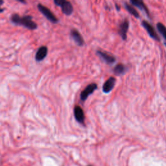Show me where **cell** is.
<instances>
[{
    "label": "cell",
    "instance_id": "obj_1",
    "mask_svg": "<svg viewBox=\"0 0 166 166\" xmlns=\"http://www.w3.org/2000/svg\"><path fill=\"white\" fill-rule=\"evenodd\" d=\"M10 20L14 24L21 25L29 30L37 29V24L32 21V18L31 16H24L21 17L18 14H14L11 16Z\"/></svg>",
    "mask_w": 166,
    "mask_h": 166
},
{
    "label": "cell",
    "instance_id": "obj_2",
    "mask_svg": "<svg viewBox=\"0 0 166 166\" xmlns=\"http://www.w3.org/2000/svg\"><path fill=\"white\" fill-rule=\"evenodd\" d=\"M38 9L40 12L46 17L47 20H48L49 21H51L53 24H57L58 22V18L55 16V14L49 10L47 7H46L44 5L42 4L38 5Z\"/></svg>",
    "mask_w": 166,
    "mask_h": 166
},
{
    "label": "cell",
    "instance_id": "obj_3",
    "mask_svg": "<svg viewBox=\"0 0 166 166\" xmlns=\"http://www.w3.org/2000/svg\"><path fill=\"white\" fill-rule=\"evenodd\" d=\"M141 25L143 27H144V29L147 31V34L152 38V39L158 42L160 41V38L158 35L155 29L154 28L153 26L150 23H149L147 21L143 20L141 22Z\"/></svg>",
    "mask_w": 166,
    "mask_h": 166
},
{
    "label": "cell",
    "instance_id": "obj_4",
    "mask_svg": "<svg viewBox=\"0 0 166 166\" xmlns=\"http://www.w3.org/2000/svg\"><path fill=\"white\" fill-rule=\"evenodd\" d=\"M129 20L126 18L121 21L119 25L118 34L123 40H126L127 39V32H128L129 29Z\"/></svg>",
    "mask_w": 166,
    "mask_h": 166
},
{
    "label": "cell",
    "instance_id": "obj_5",
    "mask_svg": "<svg viewBox=\"0 0 166 166\" xmlns=\"http://www.w3.org/2000/svg\"><path fill=\"white\" fill-rule=\"evenodd\" d=\"M97 89V85L96 83H91L88 85L80 94V98L82 101H85L88 97Z\"/></svg>",
    "mask_w": 166,
    "mask_h": 166
},
{
    "label": "cell",
    "instance_id": "obj_6",
    "mask_svg": "<svg viewBox=\"0 0 166 166\" xmlns=\"http://www.w3.org/2000/svg\"><path fill=\"white\" fill-rule=\"evenodd\" d=\"M97 55L100 57L103 61L108 64H113L115 62L116 58L114 55L110 54L107 52L103 51L101 50H97Z\"/></svg>",
    "mask_w": 166,
    "mask_h": 166
},
{
    "label": "cell",
    "instance_id": "obj_7",
    "mask_svg": "<svg viewBox=\"0 0 166 166\" xmlns=\"http://www.w3.org/2000/svg\"><path fill=\"white\" fill-rule=\"evenodd\" d=\"M70 35L71 38H72L77 46L81 47L85 45V42L84 38H83L81 33L76 29H72L71 30Z\"/></svg>",
    "mask_w": 166,
    "mask_h": 166
},
{
    "label": "cell",
    "instance_id": "obj_8",
    "mask_svg": "<svg viewBox=\"0 0 166 166\" xmlns=\"http://www.w3.org/2000/svg\"><path fill=\"white\" fill-rule=\"evenodd\" d=\"M116 79L114 77H110L109 78L104 82L103 85V92L104 93H109L111 92L112 90L114 89V88L115 85Z\"/></svg>",
    "mask_w": 166,
    "mask_h": 166
},
{
    "label": "cell",
    "instance_id": "obj_9",
    "mask_svg": "<svg viewBox=\"0 0 166 166\" xmlns=\"http://www.w3.org/2000/svg\"><path fill=\"white\" fill-rule=\"evenodd\" d=\"M130 3L133 7H136L140 9L141 10L145 12L147 16L150 17V13H149V10L145 4L143 0H129Z\"/></svg>",
    "mask_w": 166,
    "mask_h": 166
},
{
    "label": "cell",
    "instance_id": "obj_10",
    "mask_svg": "<svg viewBox=\"0 0 166 166\" xmlns=\"http://www.w3.org/2000/svg\"><path fill=\"white\" fill-rule=\"evenodd\" d=\"M74 116L76 121L80 123H83L85 121V116L82 108L79 106H76L74 110Z\"/></svg>",
    "mask_w": 166,
    "mask_h": 166
},
{
    "label": "cell",
    "instance_id": "obj_11",
    "mask_svg": "<svg viewBox=\"0 0 166 166\" xmlns=\"http://www.w3.org/2000/svg\"><path fill=\"white\" fill-rule=\"evenodd\" d=\"M48 49L46 46H41L38 48L36 55H35V60L37 62H40L45 58L47 55Z\"/></svg>",
    "mask_w": 166,
    "mask_h": 166
},
{
    "label": "cell",
    "instance_id": "obj_12",
    "mask_svg": "<svg viewBox=\"0 0 166 166\" xmlns=\"http://www.w3.org/2000/svg\"><path fill=\"white\" fill-rule=\"evenodd\" d=\"M62 12L66 16H70L74 12L73 5L68 0H65L64 2L60 5Z\"/></svg>",
    "mask_w": 166,
    "mask_h": 166
},
{
    "label": "cell",
    "instance_id": "obj_13",
    "mask_svg": "<svg viewBox=\"0 0 166 166\" xmlns=\"http://www.w3.org/2000/svg\"><path fill=\"white\" fill-rule=\"evenodd\" d=\"M126 71H127V67L123 64H117L115 66L113 70L114 74L117 76L124 75L126 72Z\"/></svg>",
    "mask_w": 166,
    "mask_h": 166
},
{
    "label": "cell",
    "instance_id": "obj_14",
    "mask_svg": "<svg viewBox=\"0 0 166 166\" xmlns=\"http://www.w3.org/2000/svg\"><path fill=\"white\" fill-rule=\"evenodd\" d=\"M124 6H125V9H126L127 11H128V12H129L132 16H133L134 18H139L140 17V14L138 13V10L134 8V7L132 6V5H130L128 4L127 3H125V5H124Z\"/></svg>",
    "mask_w": 166,
    "mask_h": 166
},
{
    "label": "cell",
    "instance_id": "obj_15",
    "mask_svg": "<svg viewBox=\"0 0 166 166\" xmlns=\"http://www.w3.org/2000/svg\"><path fill=\"white\" fill-rule=\"evenodd\" d=\"M157 29L158 31L160 33V35H161L166 40V27L163 24L159 22V23L157 24Z\"/></svg>",
    "mask_w": 166,
    "mask_h": 166
},
{
    "label": "cell",
    "instance_id": "obj_16",
    "mask_svg": "<svg viewBox=\"0 0 166 166\" xmlns=\"http://www.w3.org/2000/svg\"><path fill=\"white\" fill-rule=\"evenodd\" d=\"M64 1L65 0H54V3L57 5V6L60 7V5L64 2Z\"/></svg>",
    "mask_w": 166,
    "mask_h": 166
},
{
    "label": "cell",
    "instance_id": "obj_17",
    "mask_svg": "<svg viewBox=\"0 0 166 166\" xmlns=\"http://www.w3.org/2000/svg\"><path fill=\"white\" fill-rule=\"evenodd\" d=\"M17 1L20 3H25V0H17Z\"/></svg>",
    "mask_w": 166,
    "mask_h": 166
},
{
    "label": "cell",
    "instance_id": "obj_18",
    "mask_svg": "<svg viewBox=\"0 0 166 166\" xmlns=\"http://www.w3.org/2000/svg\"><path fill=\"white\" fill-rule=\"evenodd\" d=\"M4 2H3V0H0V7L2 6V5L3 4Z\"/></svg>",
    "mask_w": 166,
    "mask_h": 166
},
{
    "label": "cell",
    "instance_id": "obj_19",
    "mask_svg": "<svg viewBox=\"0 0 166 166\" xmlns=\"http://www.w3.org/2000/svg\"><path fill=\"white\" fill-rule=\"evenodd\" d=\"M115 7H116V9H117L118 10H119V7L118 6V5H117V4H115Z\"/></svg>",
    "mask_w": 166,
    "mask_h": 166
},
{
    "label": "cell",
    "instance_id": "obj_20",
    "mask_svg": "<svg viewBox=\"0 0 166 166\" xmlns=\"http://www.w3.org/2000/svg\"><path fill=\"white\" fill-rule=\"evenodd\" d=\"M3 11H4V9H2V8H1V7H0V13H3Z\"/></svg>",
    "mask_w": 166,
    "mask_h": 166
},
{
    "label": "cell",
    "instance_id": "obj_21",
    "mask_svg": "<svg viewBox=\"0 0 166 166\" xmlns=\"http://www.w3.org/2000/svg\"><path fill=\"white\" fill-rule=\"evenodd\" d=\"M164 45H165V46L166 47V42H164Z\"/></svg>",
    "mask_w": 166,
    "mask_h": 166
},
{
    "label": "cell",
    "instance_id": "obj_22",
    "mask_svg": "<svg viewBox=\"0 0 166 166\" xmlns=\"http://www.w3.org/2000/svg\"><path fill=\"white\" fill-rule=\"evenodd\" d=\"M89 166H90V165H89Z\"/></svg>",
    "mask_w": 166,
    "mask_h": 166
}]
</instances>
